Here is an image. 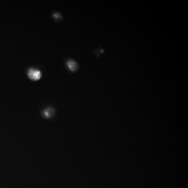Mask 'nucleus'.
<instances>
[{
	"label": "nucleus",
	"instance_id": "nucleus-1",
	"mask_svg": "<svg viewBox=\"0 0 188 188\" xmlns=\"http://www.w3.org/2000/svg\"><path fill=\"white\" fill-rule=\"evenodd\" d=\"M28 76L30 79L32 81H36L40 79L41 77V73L40 71L34 68H31L28 71Z\"/></svg>",
	"mask_w": 188,
	"mask_h": 188
},
{
	"label": "nucleus",
	"instance_id": "nucleus-2",
	"mask_svg": "<svg viewBox=\"0 0 188 188\" xmlns=\"http://www.w3.org/2000/svg\"><path fill=\"white\" fill-rule=\"evenodd\" d=\"M68 66L69 69L72 71H75L77 69V64L73 60H70L68 62Z\"/></svg>",
	"mask_w": 188,
	"mask_h": 188
},
{
	"label": "nucleus",
	"instance_id": "nucleus-3",
	"mask_svg": "<svg viewBox=\"0 0 188 188\" xmlns=\"http://www.w3.org/2000/svg\"><path fill=\"white\" fill-rule=\"evenodd\" d=\"M52 109H48L47 110H45V116H47V117H49V116H50V114L49 113H52Z\"/></svg>",
	"mask_w": 188,
	"mask_h": 188
}]
</instances>
